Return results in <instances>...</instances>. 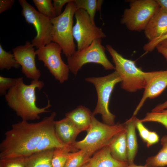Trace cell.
<instances>
[{"label": "cell", "mask_w": 167, "mask_h": 167, "mask_svg": "<svg viewBox=\"0 0 167 167\" xmlns=\"http://www.w3.org/2000/svg\"><path fill=\"white\" fill-rule=\"evenodd\" d=\"M166 102H167V101H165Z\"/></svg>", "instance_id": "60d3db41"}, {"label": "cell", "mask_w": 167, "mask_h": 167, "mask_svg": "<svg viewBox=\"0 0 167 167\" xmlns=\"http://www.w3.org/2000/svg\"><path fill=\"white\" fill-rule=\"evenodd\" d=\"M72 0H54L53 5L57 17L62 14V10L63 6L68 4Z\"/></svg>", "instance_id": "1f68e13d"}, {"label": "cell", "mask_w": 167, "mask_h": 167, "mask_svg": "<svg viewBox=\"0 0 167 167\" xmlns=\"http://www.w3.org/2000/svg\"><path fill=\"white\" fill-rule=\"evenodd\" d=\"M167 39V33L161 37L148 41V43L143 45V49L146 52H152L161 42Z\"/></svg>", "instance_id": "f546056e"}, {"label": "cell", "mask_w": 167, "mask_h": 167, "mask_svg": "<svg viewBox=\"0 0 167 167\" xmlns=\"http://www.w3.org/2000/svg\"><path fill=\"white\" fill-rule=\"evenodd\" d=\"M62 49L58 44L52 42L35 51L38 59L44 63L50 72L60 83L67 81L70 70L62 60Z\"/></svg>", "instance_id": "8fae6325"}, {"label": "cell", "mask_w": 167, "mask_h": 167, "mask_svg": "<svg viewBox=\"0 0 167 167\" xmlns=\"http://www.w3.org/2000/svg\"><path fill=\"white\" fill-rule=\"evenodd\" d=\"M91 156L84 150L70 152L64 167H81L88 162Z\"/></svg>", "instance_id": "603a6c76"}, {"label": "cell", "mask_w": 167, "mask_h": 167, "mask_svg": "<svg viewBox=\"0 0 167 167\" xmlns=\"http://www.w3.org/2000/svg\"><path fill=\"white\" fill-rule=\"evenodd\" d=\"M160 7L167 10V0H156Z\"/></svg>", "instance_id": "8d00e7d4"}, {"label": "cell", "mask_w": 167, "mask_h": 167, "mask_svg": "<svg viewBox=\"0 0 167 167\" xmlns=\"http://www.w3.org/2000/svg\"><path fill=\"white\" fill-rule=\"evenodd\" d=\"M18 2L26 22L33 25L36 29V34L31 43L33 46L38 49L52 42L53 25L51 20L37 11L26 0H19Z\"/></svg>", "instance_id": "9c48e42d"}, {"label": "cell", "mask_w": 167, "mask_h": 167, "mask_svg": "<svg viewBox=\"0 0 167 167\" xmlns=\"http://www.w3.org/2000/svg\"><path fill=\"white\" fill-rule=\"evenodd\" d=\"M140 120L143 122H154L160 123L167 129V112L164 111L148 112L143 118Z\"/></svg>", "instance_id": "4316f807"}, {"label": "cell", "mask_w": 167, "mask_h": 167, "mask_svg": "<svg viewBox=\"0 0 167 167\" xmlns=\"http://www.w3.org/2000/svg\"><path fill=\"white\" fill-rule=\"evenodd\" d=\"M38 11L50 19L57 17L51 0H33Z\"/></svg>", "instance_id": "484cf974"}, {"label": "cell", "mask_w": 167, "mask_h": 167, "mask_svg": "<svg viewBox=\"0 0 167 167\" xmlns=\"http://www.w3.org/2000/svg\"><path fill=\"white\" fill-rule=\"evenodd\" d=\"M143 123L140 119L137 118L135 123L136 128L141 139L145 143L150 131L145 127Z\"/></svg>", "instance_id": "4dcf8cb0"}, {"label": "cell", "mask_w": 167, "mask_h": 167, "mask_svg": "<svg viewBox=\"0 0 167 167\" xmlns=\"http://www.w3.org/2000/svg\"><path fill=\"white\" fill-rule=\"evenodd\" d=\"M81 167H90L88 164V163L86 164H85L84 165H83Z\"/></svg>", "instance_id": "ab89813d"}, {"label": "cell", "mask_w": 167, "mask_h": 167, "mask_svg": "<svg viewBox=\"0 0 167 167\" xmlns=\"http://www.w3.org/2000/svg\"><path fill=\"white\" fill-rule=\"evenodd\" d=\"M162 148L156 155L148 157L144 165L146 167H164L167 166V135L161 139Z\"/></svg>", "instance_id": "44dd1931"}, {"label": "cell", "mask_w": 167, "mask_h": 167, "mask_svg": "<svg viewBox=\"0 0 167 167\" xmlns=\"http://www.w3.org/2000/svg\"><path fill=\"white\" fill-rule=\"evenodd\" d=\"M54 148L34 153L25 157L26 167H52V160Z\"/></svg>", "instance_id": "ffe728a7"}, {"label": "cell", "mask_w": 167, "mask_h": 167, "mask_svg": "<svg viewBox=\"0 0 167 167\" xmlns=\"http://www.w3.org/2000/svg\"><path fill=\"white\" fill-rule=\"evenodd\" d=\"M148 41L167 33V10L160 7L143 31Z\"/></svg>", "instance_id": "5bb4252c"}, {"label": "cell", "mask_w": 167, "mask_h": 167, "mask_svg": "<svg viewBox=\"0 0 167 167\" xmlns=\"http://www.w3.org/2000/svg\"><path fill=\"white\" fill-rule=\"evenodd\" d=\"M137 118L133 116L124 123L126 132L128 162L129 165L134 164V160L138 150V144L136 133Z\"/></svg>", "instance_id": "e0dca14e"}, {"label": "cell", "mask_w": 167, "mask_h": 167, "mask_svg": "<svg viewBox=\"0 0 167 167\" xmlns=\"http://www.w3.org/2000/svg\"><path fill=\"white\" fill-rule=\"evenodd\" d=\"M77 9L86 11L93 23L96 11H100L103 3L102 0H74Z\"/></svg>", "instance_id": "7402d4cb"}, {"label": "cell", "mask_w": 167, "mask_h": 167, "mask_svg": "<svg viewBox=\"0 0 167 167\" xmlns=\"http://www.w3.org/2000/svg\"><path fill=\"white\" fill-rule=\"evenodd\" d=\"M92 113L88 108L80 105L65 114L81 132L89 129L92 121Z\"/></svg>", "instance_id": "ac0fdd59"}, {"label": "cell", "mask_w": 167, "mask_h": 167, "mask_svg": "<svg viewBox=\"0 0 167 167\" xmlns=\"http://www.w3.org/2000/svg\"><path fill=\"white\" fill-rule=\"evenodd\" d=\"M12 51L15 59L21 66L22 72L26 77L32 80H39L41 72L36 66V54L32 43L27 41L24 45L18 46Z\"/></svg>", "instance_id": "7c38bea8"}, {"label": "cell", "mask_w": 167, "mask_h": 167, "mask_svg": "<svg viewBox=\"0 0 167 167\" xmlns=\"http://www.w3.org/2000/svg\"><path fill=\"white\" fill-rule=\"evenodd\" d=\"M85 79L94 85L97 92V101L93 114L94 115L97 114H101L103 122L106 124L115 125V116L110 111L109 104L114 86L122 81L120 75L115 70L106 76L88 77Z\"/></svg>", "instance_id": "5b68a950"}, {"label": "cell", "mask_w": 167, "mask_h": 167, "mask_svg": "<svg viewBox=\"0 0 167 167\" xmlns=\"http://www.w3.org/2000/svg\"><path fill=\"white\" fill-rule=\"evenodd\" d=\"M88 163L90 167H128L129 165L127 162L114 158L111 154L109 144L95 153Z\"/></svg>", "instance_id": "2e32d148"}, {"label": "cell", "mask_w": 167, "mask_h": 167, "mask_svg": "<svg viewBox=\"0 0 167 167\" xmlns=\"http://www.w3.org/2000/svg\"><path fill=\"white\" fill-rule=\"evenodd\" d=\"M54 128L56 135L65 146H70L76 141L78 135L81 132L73 123L66 117L55 121Z\"/></svg>", "instance_id": "9a60e30c"}, {"label": "cell", "mask_w": 167, "mask_h": 167, "mask_svg": "<svg viewBox=\"0 0 167 167\" xmlns=\"http://www.w3.org/2000/svg\"><path fill=\"white\" fill-rule=\"evenodd\" d=\"M102 39L94 40L89 46L75 51L67 57V65L70 71L76 75L84 64L90 63L98 64L106 70H115L105 54L106 48L101 44Z\"/></svg>", "instance_id": "ba28073f"}, {"label": "cell", "mask_w": 167, "mask_h": 167, "mask_svg": "<svg viewBox=\"0 0 167 167\" xmlns=\"http://www.w3.org/2000/svg\"><path fill=\"white\" fill-rule=\"evenodd\" d=\"M128 167H146L144 165H136L134 164L131 165H129Z\"/></svg>", "instance_id": "f35d334b"}, {"label": "cell", "mask_w": 167, "mask_h": 167, "mask_svg": "<svg viewBox=\"0 0 167 167\" xmlns=\"http://www.w3.org/2000/svg\"><path fill=\"white\" fill-rule=\"evenodd\" d=\"M75 16L76 23L73 27V35L78 50L89 46L96 39L106 37L102 29L92 22L86 11L77 9Z\"/></svg>", "instance_id": "30bf717a"}, {"label": "cell", "mask_w": 167, "mask_h": 167, "mask_svg": "<svg viewBox=\"0 0 167 167\" xmlns=\"http://www.w3.org/2000/svg\"><path fill=\"white\" fill-rule=\"evenodd\" d=\"M159 140V137L157 133L154 131H150L146 141L148 147L157 143Z\"/></svg>", "instance_id": "d6a6232c"}, {"label": "cell", "mask_w": 167, "mask_h": 167, "mask_svg": "<svg viewBox=\"0 0 167 167\" xmlns=\"http://www.w3.org/2000/svg\"><path fill=\"white\" fill-rule=\"evenodd\" d=\"M17 78L0 76V95H5L6 91L9 90L15 84Z\"/></svg>", "instance_id": "f1b7e54d"}, {"label": "cell", "mask_w": 167, "mask_h": 167, "mask_svg": "<svg viewBox=\"0 0 167 167\" xmlns=\"http://www.w3.org/2000/svg\"><path fill=\"white\" fill-rule=\"evenodd\" d=\"M164 111L167 112V102L160 104L156 106L152 110V112H158Z\"/></svg>", "instance_id": "e575fe53"}, {"label": "cell", "mask_w": 167, "mask_h": 167, "mask_svg": "<svg viewBox=\"0 0 167 167\" xmlns=\"http://www.w3.org/2000/svg\"><path fill=\"white\" fill-rule=\"evenodd\" d=\"M167 87V70L154 71L153 74L144 89L142 98L133 112L135 115L148 98H154L159 95Z\"/></svg>", "instance_id": "4fadbf2b"}, {"label": "cell", "mask_w": 167, "mask_h": 167, "mask_svg": "<svg viewBox=\"0 0 167 167\" xmlns=\"http://www.w3.org/2000/svg\"><path fill=\"white\" fill-rule=\"evenodd\" d=\"M129 7L125 9L121 19V24L130 31H144L148 24L159 10L156 0H130Z\"/></svg>", "instance_id": "52a82bcc"}, {"label": "cell", "mask_w": 167, "mask_h": 167, "mask_svg": "<svg viewBox=\"0 0 167 167\" xmlns=\"http://www.w3.org/2000/svg\"><path fill=\"white\" fill-rule=\"evenodd\" d=\"M44 85V82L39 80H32L29 84H26L23 77L17 78L15 84L5 95L7 105L23 120L39 119L40 114L50 112L48 109L51 106L47 95L46 106L39 108L36 105V90H41Z\"/></svg>", "instance_id": "7a4b0ae2"}, {"label": "cell", "mask_w": 167, "mask_h": 167, "mask_svg": "<svg viewBox=\"0 0 167 167\" xmlns=\"http://www.w3.org/2000/svg\"><path fill=\"white\" fill-rule=\"evenodd\" d=\"M0 167H26L25 157H18L0 159Z\"/></svg>", "instance_id": "83f0119b"}, {"label": "cell", "mask_w": 167, "mask_h": 167, "mask_svg": "<svg viewBox=\"0 0 167 167\" xmlns=\"http://www.w3.org/2000/svg\"><path fill=\"white\" fill-rule=\"evenodd\" d=\"M156 48L158 52L161 54L167 62V48L157 45Z\"/></svg>", "instance_id": "d590c367"}, {"label": "cell", "mask_w": 167, "mask_h": 167, "mask_svg": "<svg viewBox=\"0 0 167 167\" xmlns=\"http://www.w3.org/2000/svg\"><path fill=\"white\" fill-rule=\"evenodd\" d=\"M105 48L111 55L115 70L122 79L121 88L129 92L144 89L153 71H143L137 66L135 61L124 58L110 45H106Z\"/></svg>", "instance_id": "277c9868"}, {"label": "cell", "mask_w": 167, "mask_h": 167, "mask_svg": "<svg viewBox=\"0 0 167 167\" xmlns=\"http://www.w3.org/2000/svg\"><path fill=\"white\" fill-rule=\"evenodd\" d=\"M56 115L53 112L38 122L22 120L12 124L0 144V159L26 157L35 153L43 137L54 128Z\"/></svg>", "instance_id": "6da1fadb"}, {"label": "cell", "mask_w": 167, "mask_h": 167, "mask_svg": "<svg viewBox=\"0 0 167 167\" xmlns=\"http://www.w3.org/2000/svg\"><path fill=\"white\" fill-rule=\"evenodd\" d=\"M15 2L14 0H0V14L11 9Z\"/></svg>", "instance_id": "836d02e7"}, {"label": "cell", "mask_w": 167, "mask_h": 167, "mask_svg": "<svg viewBox=\"0 0 167 167\" xmlns=\"http://www.w3.org/2000/svg\"><path fill=\"white\" fill-rule=\"evenodd\" d=\"M158 45L167 48V39L161 42Z\"/></svg>", "instance_id": "74e56055"}, {"label": "cell", "mask_w": 167, "mask_h": 167, "mask_svg": "<svg viewBox=\"0 0 167 167\" xmlns=\"http://www.w3.org/2000/svg\"><path fill=\"white\" fill-rule=\"evenodd\" d=\"M77 8L74 0L67 4L63 12L51 19L53 25L52 41L58 44L67 58L75 51L73 35V18Z\"/></svg>", "instance_id": "8992f818"}, {"label": "cell", "mask_w": 167, "mask_h": 167, "mask_svg": "<svg viewBox=\"0 0 167 167\" xmlns=\"http://www.w3.org/2000/svg\"><path fill=\"white\" fill-rule=\"evenodd\" d=\"M109 145L111 154L114 158L120 161L128 162L126 129L115 135Z\"/></svg>", "instance_id": "d6986e66"}, {"label": "cell", "mask_w": 167, "mask_h": 167, "mask_svg": "<svg viewBox=\"0 0 167 167\" xmlns=\"http://www.w3.org/2000/svg\"><path fill=\"white\" fill-rule=\"evenodd\" d=\"M126 129L125 123L109 125L100 122L92 113L90 126L83 140L75 141L70 146L74 152L83 150L90 156L109 144L117 134Z\"/></svg>", "instance_id": "3957f363"}, {"label": "cell", "mask_w": 167, "mask_h": 167, "mask_svg": "<svg viewBox=\"0 0 167 167\" xmlns=\"http://www.w3.org/2000/svg\"><path fill=\"white\" fill-rule=\"evenodd\" d=\"M20 66L13 54L6 52L0 44V70H9L12 67L18 68Z\"/></svg>", "instance_id": "d4e9b609"}, {"label": "cell", "mask_w": 167, "mask_h": 167, "mask_svg": "<svg viewBox=\"0 0 167 167\" xmlns=\"http://www.w3.org/2000/svg\"><path fill=\"white\" fill-rule=\"evenodd\" d=\"M73 151L70 146L55 148L52 160V167H64L69 153Z\"/></svg>", "instance_id": "cb8c5ba5"}]
</instances>
